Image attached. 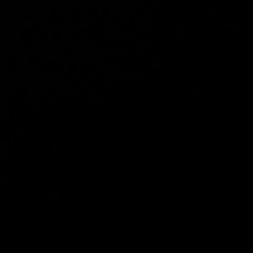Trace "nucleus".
Instances as JSON below:
<instances>
[]
</instances>
